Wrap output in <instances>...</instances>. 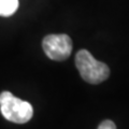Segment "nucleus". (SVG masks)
Segmentation results:
<instances>
[{
  "label": "nucleus",
  "instance_id": "obj_1",
  "mask_svg": "<svg viewBox=\"0 0 129 129\" xmlns=\"http://www.w3.org/2000/svg\"><path fill=\"white\" fill-rule=\"evenodd\" d=\"M75 66L82 79L89 84H100L110 75L109 67L97 60L87 50H81L76 53Z\"/></svg>",
  "mask_w": 129,
  "mask_h": 129
},
{
  "label": "nucleus",
  "instance_id": "obj_2",
  "mask_svg": "<svg viewBox=\"0 0 129 129\" xmlns=\"http://www.w3.org/2000/svg\"><path fill=\"white\" fill-rule=\"evenodd\" d=\"M0 111L7 120L15 124L28 123L34 115L31 104L15 97L10 91L0 94Z\"/></svg>",
  "mask_w": 129,
  "mask_h": 129
},
{
  "label": "nucleus",
  "instance_id": "obj_3",
  "mask_svg": "<svg viewBox=\"0 0 129 129\" xmlns=\"http://www.w3.org/2000/svg\"><path fill=\"white\" fill-rule=\"evenodd\" d=\"M42 47L48 58L62 61L71 55L72 40L67 35H48L43 39Z\"/></svg>",
  "mask_w": 129,
  "mask_h": 129
},
{
  "label": "nucleus",
  "instance_id": "obj_4",
  "mask_svg": "<svg viewBox=\"0 0 129 129\" xmlns=\"http://www.w3.org/2000/svg\"><path fill=\"white\" fill-rule=\"evenodd\" d=\"M18 0H0V16L9 17L18 9Z\"/></svg>",
  "mask_w": 129,
  "mask_h": 129
},
{
  "label": "nucleus",
  "instance_id": "obj_5",
  "mask_svg": "<svg viewBox=\"0 0 129 129\" xmlns=\"http://www.w3.org/2000/svg\"><path fill=\"white\" fill-rule=\"evenodd\" d=\"M98 129H116V125L110 119H106L99 125Z\"/></svg>",
  "mask_w": 129,
  "mask_h": 129
}]
</instances>
